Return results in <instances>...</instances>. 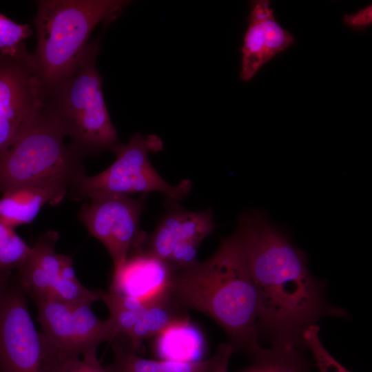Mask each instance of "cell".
I'll use <instances>...</instances> for the list:
<instances>
[{
	"label": "cell",
	"instance_id": "1",
	"mask_svg": "<svg viewBox=\"0 0 372 372\" xmlns=\"http://www.w3.org/2000/svg\"><path fill=\"white\" fill-rule=\"evenodd\" d=\"M237 231L258 294L259 333L269 335L273 346L305 347L309 327L326 316H346L325 301L305 254L264 213L242 214Z\"/></svg>",
	"mask_w": 372,
	"mask_h": 372
},
{
	"label": "cell",
	"instance_id": "2",
	"mask_svg": "<svg viewBox=\"0 0 372 372\" xmlns=\"http://www.w3.org/2000/svg\"><path fill=\"white\" fill-rule=\"evenodd\" d=\"M169 293L185 309L214 320L234 351L253 359L264 349L258 342V294L236 231L223 238L206 260L175 271Z\"/></svg>",
	"mask_w": 372,
	"mask_h": 372
},
{
	"label": "cell",
	"instance_id": "3",
	"mask_svg": "<svg viewBox=\"0 0 372 372\" xmlns=\"http://www.w3.org/2000/svg\"><path fill=\"white\" fill-rule=\"evenodd\" d=\"M127 0H39L33 70L43 97L77 68L95 27L116 19Z\"/></svg>",
	"mask_w": 372,
	"mask_h": 372
},
{
	"label": "cell",
	"instance_id": "4",
	"mask_svg": "<svg viewBox=\"0 0 372 372\" xmlns=\"http://www.w3.org/2000/svg\"><path fill=\"white\" fill-rule=\"evenodd\" d=\"M99 50V39L89 42L74 72L45 94L42 103L45 112L61 125L79 152H114L120 145L96 68Z\"/></svg>",
	"mask_w": 372,
	"mask_h": 372
},
{
	"label": "cell",
	"instance_id": "5",
	"mask_svg": "<svg viewBox=\"0 0 372 372\" xmlns=\"http://www.w3.org/2000/svg\"><path fill=\"white\" fill-rule=\"evenodd\" d=\"M67 134L41 106L0 149V191L26 185L68 187L80 175L79 155Z\"/></svg>",
	"mask_w": 372,
	"mask_h": 372
},
{
	"label": "cell",
	"instance_id": "6",
	"mask_svg": "<svg viewBox=\"0 0 372 372\" xmlns=\"http://www.w3.org/2000/svg\"><path fill=\"white\" fill-rule=\"evenodd\" d=\"M163 142L156 135L136 134L125 145L114 151L115 161L105 170L92 176L79 175L74 182L80 198L101 194H147L158 192L172 202L185 198L192 189V182L185 179L178 185L167 183L152 165L149 154L162 149Z\"/></svg>",
	"mask_w": 372,
	"mask_h": 372
},
{
	"label": "cell",
	"instance_id": "7",
	"mask_svg": "<svg viewBox=\"0 0 372 372\" xmlns=\"http://www.w3.org/2000/svg\"><path fill=\"white\" fill-rule=\"evenodd\" d=\"M52 344L37 330L20 286L0 281V372H68Z\"/></svg>",
	"mask_w": 372,
	"mask_h": 372
},
{
	"label": "cell",
	"instance_id": "8",
	"mask_svg": "<svg viewBox=\"0 0 372 372\" xmlns=\"http://www.w3.org/2000/svg\"><path fill=\"white\" fill-rule=\"evenodd\" d=\"M41 332L70 369L79 356L96 352L103 342H113L117 335L109 318L101 320L90 303L70 304L56 300L36 302Z\"/></svg>",
	"mask_w": 372,
	"mask_h": 372
},
{
	"label": "cell",
	"instance_id": "9",
	"mask_svg": "<svg viewBox=\"0 0 372 372\" xmlns=\"http://www.w3.org/2000/svg\"><path fill=\"white\" fill-rule=\"evenodd\" d=\"M147 194L138 199L126 195L101 194L92 197L80 211L79 219L90 234L106 247L114 271L124 265L129 255L141 247L147 235L139 230Z\"/></svg>",
	"mask_w": 372,
	"mask_h": 372
},
{
	"label": "cell",
	"instance_id": "10",
	"mask_svg": "<svg viewBox=\"0 0 372 372\" xmlns=\"http://www.w3.org/2000/svg\"><path fill=\"white\" fill-rule=\"evenodd\" d=\"M43 100L26 46L14 54L0 53V149L31 120Z\"/></svg>",
	"mask_w": 372,
	"mask_h": 372
},
{
	"label": "cell",
	"instance_id": "11",
	"mask_svg": "<svg viewBox=\"0 0 372 372\" xmlns=\"http://www.w3.org/2000/svg\"><path fill=\"white\" fill-rule=\"evenodd\" d=\"M269 1L251 3L249 26L242 48L240 77L251 80L258 70L294 41L293 37L277 23Z\"/></svg>",
	"mask_w": 372,
	"mask_h": 372
},
{
	"label": "cell",
	"instance_id": "12",
	"mask_svg": "<svg viewBox=\"0 0 372 372\" xmlns=\"http://www.w3.org/2000/svg\"><path fill=\"white\" fill-rule=\"evenodd\" d=\"M174 273L166 262L143 247L114 271L110 291L152 302L168 293Z\"/></svg>",
	"mask_w": 372,
	"mask_h": 372
},
{
	"label": "cell",
	"instance_id": "13",
	"mask_svg": "<svg viewBox=\"0 0 372 372\" xmlns=\"http://www.w3.org/2000/svg\"><path fill=\"white\" fill-rule=\"evenodd\" d=\"M214 229L211 209L190 211L181 208L166 214L152 233L147 236V251L167 262L176 245L188 240H203Z\"/></svg>",
	"mask_w": 372,
	"mask_h": 372
},
{
	"label": "cell",
	"instance_id": "14",
	"mask_svg": "<svg viewBox=\"0 0 372 372\" xmlns=\"http://www.w3.org/2000/svg\"><path fill=\"white\" fill-rule=\"evenodd\" d=\"M56 239L54 233L43 236L18 270L19 286L35 302L47 300L52 288L62 278L61 269L68 256L54 251Z\"/></svg>",
	"mask_w": 372,
	"mask_h": 372
},
{
	"label": "cell",
	"instance_id": "15",
	"mask_svg": "<svg viewBox=\"0 0 372 372\" xmlns=\"http://www.w3.org/2000/svg\"><path fill=\"white\" fill-rule=\"evenodd\" d=\"M67 187L59 185H26L8 189L0 198V220L14 229L31 223L46 203L57 204Z\"/></svg>",
	"mask_w": 372,
	"mask_h": 372
},
{
	"label": "cell",
	"instance_id": "16",
	"mask_svg": "<svg viewBox=\"0 0 372 372\" xmlns=\"http://www.w3.org/2000/svg\"><path fill=\"white\" fill-rule=\"evenodd\" d=\"M156 336V349L162 360L181 362L200 360L204 340L189 318L172 323Z\"/></svg>",
	"mask_w": 372,
	"mask_h": 372
},
{
	"label": "cell",
	"instance_id": "17",
	"mask_svg": "<svg viewBox=\"0 0 372 372\" xmlns=\"http://www.w3.org/2000/svg\"><path fill=\"white\" fill-rule=\"evenodd\" d=\"M110 343L114 358L105 367L107 372H212L223 353L220 345L216 355L204 360L191 362L154 360L141 358L133 351H125L114 342Z\"/></svg>",
	"mask_w": 372,
	"mask_h": 372
},
{
	"label": "cell",
	"instance_id": "18",
	"mask_svg": "<svg viewBox=\"0 0 372 372\" xmlns=\"http://www.w3.org/2000/svg\"><path fill=\"white\" fill-rule=\"evenodd\" d=\"M187 318H189L187 310L178 305L169 292L150 302L127 333L131 340L132 351L136 353L141 350L143 340L158 335L172 323Z\"/></svg>",
	"mask_w": 372,
	"mask_h": 372
},
{
	"label": "cell",
	"instance_id": "19",
	"mask_svg": "<svg viewBox=\"0 0 372 372\" xmlns=\"http://www.w3.org/2000/svg\"><path fill=\"white\" fill-rule=\"evenodd\" d=\"M31 251L14 229L0 220V281L8 279L12 270H19Z\"/></svg>",
	"mask_w": 372,
	"mask_h": 372
},
{
	"label": "cell",
	"instance_id": "20",
	"mask_svg": "<svg viewBox=\"0 0 372 372\" xmlns=\"http://www.w3.org/2000/svg\"><path fill=\"white\" fill-rule=\"evenodd\" d=\"M110 311L111 320L116 335L127 333L132 330L141 314V309L132 298L111 291H101V298Z\"/></svg>",
	"mask_w": 372,
	"mask_h": 372
},
{
	"label": "cell",
	"instance_id": "21",
	"mask_svg": "<svg viewBox=\"0 0 372 372\" xmlns=\"http://www.w3.org/2000/svg\"><path fill=\"white\" fill-rule=\"evenodd\" d=\"M252 360L267 372H311L307 360L294 347L263 349Z\"/></svg>",
	"mask_w": 372,
	"mask_h": 372
},
{
	"label": "cell",
	"instance_id": "22",
	"mask_svg": "<svg viewBox=\"0 0 372 372\" xmlns=\"http://www.w3.org/2000/svg\"><path fill=\"white\" fill-rule=\"evenodd\" d=\"M317 324L309 327L303 333L304 347L311 352L320 372H350L324 348L319 337Z\"/></svg>",
	"mask_w": 372,
	"mask_h": 372
},
{
	"label": "cell",
	"instance_id": "23",
	"mask_svg": "<svg viewBox=\"0 0 372 372\" xmlns=\"http://www.w3.org/2000/svg\"><path fill=\"white\" fill-rule=\"evenodd\" d=\"M28 24L17 23L0 13V53L14 54L25 45L23 40L31 36Z\"/></svg>",
	"mask_w": 372,
	"mask_h": 372
},
{
	"label": "cell",
	"instance_id": "24",
	"mask_svg": "<svg viewBox=\"0 0 372 372\" xmlns=\"http://www.w3.org/2000/svg\"><path fill=\"white\" fill-rule=\"evenodd\" d=\"M200 244L201 242L196 240L179 242L176 245L167 263L174 272L194 265L198 262L197 254Z\"/></svg>",
	"mask_w": 372,
	"mask_h": 372
},
{
	"label": "cell",
	"instance_id": "25",
	"mask_svg": "<svg viewBox=\"0 0 372 372\" xmlns=\"http://www.w3.org/2000/svg\"><path fill=\"white\" fill-rule=\"evenodd\" d=\"M68 372H107L97 358L96 352L82 356V359Z\"/></svg>",
	"mask_w": 372,
	"mask_h": 372
},
{
	"label": "cell",
	"instance_id": "26",
	"mask_svg": "<svg viewBox=\"0 0 372 372\" xmlns=\"http://www.w3.org/2000/svg\"><path fill=\"white\" fill-rule=\"evenodd\" d=\"M344 21L346 24L354 28L368 26L372 21L371 5L360 10L356 14L344 15Z\"/></svg>",
	"mask_w": 372,
	"mask_h": 372
},
{
	"label": "cell",
	"instance_id": "27",
	"mask_svg": "<svg viewBox=\"0 0 372 372\" xmlns=\"http://www.w3.org/2000/svg\"><path fill=\"white\" fill-rule=\"evenodd\" d=\"M221 346L223 349L221 358L212 372H227L230 358L234 352V347L229 342L223 344Z\"/></svg>",
	"mask_w": 372,
	"mask_h": 372
},
{
	"label": "cell",
	"instance_id": "28",
	"mask_svg": "<svg viewBox=\"0 0 372 372\" xmlns=\"http://www.w3.org/2000/svg\"><path fill=\"white\" fill-rule=\"evenodd\" d=\"M247 372H267L265 369L256 362H253L252 366Z\"/></svg>",
	"mask_w": 372,
	"mask_h": 372
}]
</instances>
